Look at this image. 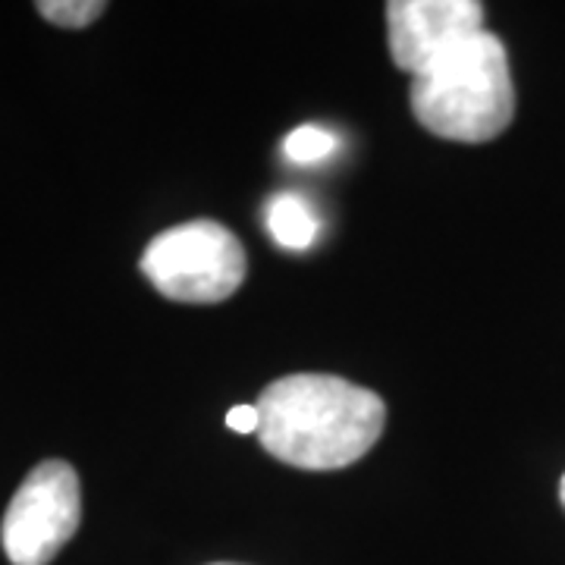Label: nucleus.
I'll return each mask as SVG.
<instances>
[{
    "label": "nucleus",
    "mask_w": 565,
    "mask_h": 565,
    "mask_svg": "<svg viewBox=\"0 0 565 565\" xmlns=\"http://www.w3.org/2000/svg\"><path fill=\"white\" fill-rule=\"evenodd\" d=\"M214 565H230V563H214Z\"/></svg>",
    "instance_id": "obj_11"
},
{
    "label": "nucleus",
    "mask_w": 565,
    "mask_h": 565,
    "mask_svg": "<svg viewBox=\"0 0 565 565\" xmlns=\"http://www.w3.org/2000/svg\"><path fill=\"white\" fill-rule=\"evenodd\" d=\"M79 475L63 459H47L13 493L0 525V544L13 565H47L79 531Z\"/></svg>",
    "instance_id": "obj_4"
},
{
    "label": "nucleus",
    "mask_w": 565,
    "mask_h": 565,
    "mask_svg": "<svg viewBox=\"0 0 565 565\" xmlns=\"http://www.w3.org/2000/svg\"><path fill=\"white\" fill-rule=\"evenodd\" d=\"M408 102L424 129L440 139L468 145L497 139L515 117V85L503 41L484 29L456 44L412 79Z\"/></svg>",
    "instance_id": "obj_2"
},
{
    "label": "nucleus",
    "mask_w": 565,
    "mask_h": 565,
    "mask_svg": "<svg viewBox=\"0 0 565 565\" xmlns=\"http://www.w3.org/2000/svg\"><path fill=\"white\" fill-rule=\"evenodd\" d=\"M267 230L274 243L289 248V252H305L308 245L318 239V214L315 207L305 202L299 192H277L267 202Z\"/></svg>",
    "instance_id": "obj_6"
},
{
    "label": "nucleus",
    "mask_w": 565,
    "mask_h": 565,
    "mask_svg": "<svg viewBox=\"0 0 565 565\" xmlns=\"http://www.w3.org/2000/svg\"><path fill=\"white\" fill-rule=\"evenodd\" d=\"M386 32L393 63L412 79L449 54L465 39L484 32V3L478 0H393L386 3Z\"/></svg>",
    "instance_id": "obj_5"
},
{
    "label": "nucleus",
    "mask_w": 565,
    "mask_h": 565,
    "mask_svg": "<svg viewBox=\"0 0 565 565\" xmlns=\"http://www.w3.org/2000/svg\"><path fill=\"white\" fill-rule=\"evenodd\" d=\"M226 427H233L236 434H258L262 430V415L258 405H236L226 412Z\"/></svg>",
    "instance_id": "obj_9"
},
{
    "label": "nucleus",
    "mask_w": 565,
    "mask_h": 565,
    "mask_svg": "<svg viewBox=\"0 0 565 565\" xmlns=\"http://www.w3.org/2000/svg\"><path fill=\"white\" fill-rule=\"evenodd\" d=\"M35 10L61 29H85L102 17L107 3L104 0H41Z\"/></svg>",
    "instance_id": "obj_8"
},
{
    "label": "nucleus",
    "mask_w": 565,
    "mask_h": 565,
    "mask_svg": "<svg viewBox=\"0 0 565 565\" xmlns=\"http://www.w3.org/2000/svg\"><path fill=\"white\" fill-rule=\"evenodd\" d=\"M337 151V136L321 126H299L282 141V154L292 163H318Z\"/></svg>",
    "instance_id": "obj_7"
},
{
    "label": "nucleus",
    "mask_w": 565,
    "mask_h": 565,
    "mask_svg": "<svg viewBox=\"0 0 565 565\" xmlns=\"http://www.w3.org/2000/svg\"><path fill=\"white\" fill-rule=\"evenodd\" d=\"M559 497H563V505H565V478H563V484H559Z\"/></svg>",
    "instance_id": "obj_10"
},
{
    "label": "nucleus",
    "mask_w": 565,
    "mask_h": 565,
    "mask_svg": "<svg viewBox=\"0 0 565 565\" xmlns=\"http://www.w3.org/2000/svg\"><path fill=\"white\" fill-rule=\"evenodd\" d=\"M141 274L173 302L214 305L243 286L245 248L223 223L189 221L148 243Z\"/></svg>",
    "instance_id": "obj_3"
},
{
    "label": "nucleus",
    "mask_w": 565,
    "mask_h": 565,
    "mask_svg": "<svg viewBox=\"0 0 565 565\" xmlns=\"http://www.w3.org/2000/svg\"><path fill=\"white\" fill-rule=\"evenodd\" d=\"M264 449L305 471L355 465L381 440L384 399L367 386L333 374H289L258 399Z\"/></svg>",
    "instance_id": "obj_1"
}]
</instances>
